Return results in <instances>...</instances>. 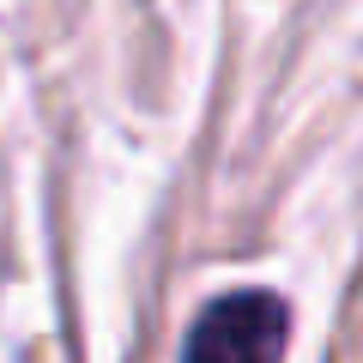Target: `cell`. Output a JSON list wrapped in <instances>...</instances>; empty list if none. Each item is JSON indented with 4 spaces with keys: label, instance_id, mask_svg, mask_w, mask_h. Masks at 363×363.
Returning <instances> with one entry per match:
<instances>
[{
    "label": "cell",
    "instance_id": "1",
    "mask_svg": "<svg viewBox=\"0 0 363 363\" xmlns=\"http://www.w3.org/2000/svg\"><path fill=\"white\" fill-rule=\"evenodd\" d=\"M291 309L272 291H230L188 327L182 363H285Z\"/></svg>",
    "mask_w": 363,
    "mask_h": 363
}]
</instances>
